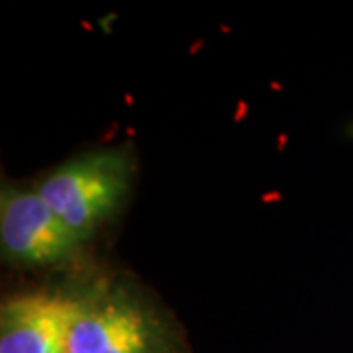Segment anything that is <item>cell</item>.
Listing matches in <instances>:
<instances>
[{"mask_svg": "<svg viewBox=\"0 0 353 353\" xmlns=\"http://www.w3.org/2000/svg\"><path fill=\"white\" fill-rule=\"evenodd\" d=\"M83 241L51 210L36 187L2 183L0 250L10 263L41 267L69 261Z\"/></svg>", "mask_w": 353, "mask_h": 353, "instance_id": "obj_3", "label": "cell"}, {"mask_svg": "<svg viewBox=\"0 0 353 353\" xmlns=\"http://www.w3.org/2000/svg\"><path fill=\"white\" fill-rule=\"evenodd\" d=\"M132 159L124 150H97L53 167L36 189L79 240L85 241L126 201Z\"/></svg>", "mask_w": 353, "mask_h": 353, "instance_id": "obj_2", "label": "cell"}, {"mask_svg": "<svg viewBox=\"0 0 353 353\" xmlns=\"http://www.w3.org/2000/svg\"><path fill=\"white\" fill-rule=\"evenodd\" d=\"M69 312L63 292L10 296L0 308V353H67Z\"/></svg>", "mask_w": 353, "mask_h": 353, "instance_id": "obj_4", "label": "cell"}, {"mask_svg": "<svg viewBox=\"0 0 353 353\" xmlns=\"http://www.w3.org/2000/svg\"><path fill=\"white\" fill-rule=\"evenodd\" d=\"M69 299L67 353H181L169 324L132 290L97 285Z\"/></svg>", "mask_w": 353, "mask_h": 353, "instance_id": "obj_1", "label": "cell"}]
</instances>
